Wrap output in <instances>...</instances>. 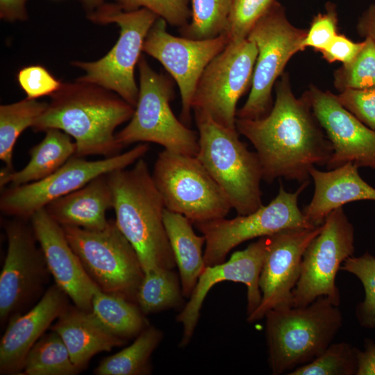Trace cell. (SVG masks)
<instances>
[{
  "label": "cell",
  "mask_w": 375,
  "mask_h": 375,
  "mask_svg": "<svg viewBox=\"0 0 375 375\" xmlns=\"http://www.w3.org/2000/svg\"><path fill=\"white\" fill-rule=\"evenodd\" d=\"M277 81L269 113L256 119L236 118V129L256 149L262 180L303 183L312 167L326 165L333 147L308 104L292 92L289 74L283 72Z\"/></svg>",
  "instance_id": "cell-1"
},
{
  "label": "cell",
  "mask_w": 375,
  "mask_h": 375,
  "mask_svg": "<svg viewBox=\"0 0 375 375\" xmlns=\"http://www.w3.org/2000/svg\"><path fill=\"white\" fill-rule=\"evenodd\" d=\"M135 108L116 93L96 84L76 80L62 83L51 95L44 112L33 130L45 132L58 129L76 144L75 156L110 157L123 147L116 140L115 131L132 117Z\"/></svg>",
  "instance_id": "cell-2"
},
{
  "label": "cell",
  "mask_w": 375,
  "mask_h": 375,
  "mask_svg": "<svg viewBox=\"0 0 375 375\" xmlns=\"http://www.w3.org/2000/svg\"><path fill=\"white\" fill-rule=\"evenodd\" d=\"M115 223L136 251L144 272L174 269V254L163 221L165 208L147 162L107 174Z\"/></svg>",
  "instance_id": "cell-3"
},
{
  "label": "cell",
  "mask_w": 375,
  "mask_h": 375,
  "mask_svg": "<svg viewBox=\"0 0 375 375\" xmlns=\"http://www.w3.org/2000/svg\"><path fill=\"white\" fill-rule=\"evenodd\" d=\"M264 317L268 362L274 375L315 360L331 344L343 323L338 306L325 297L304 306L272 309Z\"/></svg>",
  "instance_id": "cell-4"
},
{
  "label": "cell",
  "mask_w": 375,
  "mask_h": 375,
  "mask_svg": "<svg viewBox=\"0 0 375 375\" xmlns=\"http://www.w3.org/2000/svg\"><path fill=\"white\" fill-rule=\"evenodd\" d=\"M199 149L196 157L222 189L238 215L262 205V169L256 152L247 149L237 129L225 128L206 112L194 109Z\"/></svg>",
  "instance_id": "cell-5"
},
{
  "label": "cell",
  "mask_w": 375,
  "mask_h": 375,
  "mask_svg": "<svg viewBox=\"0 0 375 375\" xmlns=\"http://www.w3.org/2000/svg\"><path fill=\"white\" fill-rule=\"evenodd\" d=\"M87 17L95 24H116L119 27V36L101 58L72 62L84 72L76 80L106 88L135 108L139 86L135 82L134 70L142 56L147 35L158 17L146 8L127 11L116 3H104L88 12Z\"/></svg>",
  "instance_id": "cell-6"
},
{
  "label": "cell",
  "mask_w": 375,
  "mask_h": 375,
  "mask_svg": "<svg viewBox=\"0 0 375 375\" xmlns=\"http://www.w3.org/2000/svg\"><path fill=\"white\" fill-rule=\"evenodd\" d=\"M138 66V102L128 124L115 134L117 143L124 147L135 142H153L169 151L196 156L198 134L179 121L170 106L174 97L172 81L154 71L144 56Z\"/></svg>",
  "instance_id": "cell-7"
},
{
  "label": "cell",
  "mask_w": 375,
  "mask_h": 375,
  "mask_svg": "<svg viewBox=\"0 0 375 375\" xmlns=\"http://www.w3.org/2000/svg\"><path fill=\"white\" fill-rule=\"evenodd\" d=\"M71 247L84 269L103 292L136 303V294L144 272L133 246L109 220L102 230L62 226Z\"/></svg>",
  "instance_id": "cell-8"
},
{
  "label": "cell",
  "mask_w": 375,
  "mask_h": 375,
  "mask_svg": "<svg viewBox=\"0 0 375 375\" xmlns=\"http://www.w3.org/2000/svg\"><path fill=\"white\" fill-rule=\"evenodd\" d=\"M151 175L165 208L193 224L226 217L232 208L196 156L164 149L158 155Z\"/></svg>",
  "instance_id": "cell-9"
},
{
  "label": "cell",
  "mask_w": 375,
  "mask_h": 375,
  "mask_svg": "<svg viewBox=\"0 0 375 375\" xmlns=\"http://www.w3.org/2000/svg\"><path fill=\"white\" fill-rule=\"evenodd\" d=\"M306 33L290 23L276 0L257 21L247 38L258 49L251 90L246 102L237 110V118L256 119L269 113L273 87L289 60L303 51Z\"/></svg>",
  "instance_id": "cell-10"
},
{
  "label": "cell",
  "mask_w": 375,
  "mask_h": 375,
  "mask_svg": "<svg viewBox=\"0 0 375 375\" xmlns=\"http://www.w3.org/2000/svg\"><path fill=\"white\" fill-rule=\"evenodd\" d=\"M308 184L302 183L294 192L281 185L272 201L250 214L194 224L205 238V267L223 262L231 250L245 241L288 228H314L298 206V197Z\"/></svg>",
  "instance_id": "cell-11"
},
{
  "label": "cell",
  "mask_w": 375,
  "mask_h": 375,
  "mask_svg": "<svg viewBox=\"0 0 375 375\" xmlns=\"http://www.w3.org/2000/svg\"><path fill=\"white\" fill-rule=\"evenodd\" d=\"M149 149V145L142 142L123 153L101 160H87L74 155L43 179L3 188L0 210L13 218L28 220L51 201L81 188L92 179L127 168L142 158Z\"/></svg>",
  "instance_id": "cell-12"
},
{
  "label": "cell",
  "mask_w": 375,
  "mask_h": 375,
  "mask_svg": "<svg viewBox=\"0 0 375 375\" xmlns=\"http://www.w3.org/2000/svg\"><path fill=\"white\" fill-rule=\"evenodd\" d=\"M354 228L342 207L325 219L321 231L305 250L292 306H307L320 297L340 305L335 278L342 264L354 252Z\"/></svg>",
  "instance_id": "cell-13"
},
{
  "label": "cell",
  "mask_w": 375,
  "mask_h": 375,
  "mask_svg": "<svg viewBox=\"0 0 375 375\" xmlns=\"http://www.w3.org/2000/svg\"><path fill=\"white\" fill-rule=\"evenodd\" d=\"M257 55L256 44L249 39L229 41L203 72L192 109L201 110L221 126L236 129L237 103L251 85Z\"/></svg>",
  "instance_id": "cell-14"
},
{
  "label": "cell",
  "mask_w": 375,
  "mask_h": 375,
  "mask_svg": "<svg viewBox=\"0 0 375 375\" xmlns=\"http://www.w3.org/2000/svg\"><path fill=\"white\" fill-rule=\"evenodd\" d=\"M13 218L5 224L7 252L0 274L1 323L20 314L38 294L49 272L31 225Z\"/></svg>",
  "instance_id": "cell-15"
},
{
  "label": "cell",
  "mask_w": 375,
  "mask_h": 375,
  "mask_svg": "<svg viewBox=\"0 0 375 375\" xmlns=\"http://www.w3.org/2000/svg\"><path fill=\"white\" fill-rule=\"evenodd\" d=\"M167 24L160 17L156 19L147 35L143 52L159 61L176 82L181 99L182 122L188 124L198 81L229 39L225 33L206 40L177 37L167 32Z\"/></svg>",
  "instance_id": "cell-16"
},
{
  "label": "cell",
  "mask_w": 375,
  "mask_h": 375,
  "mask_svg": "<svg viewBox=\"0 0 375 375\" xmlns=\"http://www.w3.org/2000/svg\"><path fill=\"white\" fill-rule=\"evenodd\" d=\"M322 225L285 229L267 236L259 278L261 301L247 316L248 322L263 319L272 309L292 306V292L300 276L303 253L321 231Z\"/></svg>",
  "instance_id": "cell-17"
},
{
  "label": "cell",
  "mask_w": 375,
  "mask_h": 375,
  "mask_svg": "<svg viewBox=\"0 0 375 375\" xmlns=\"http://www.w3.org/2000/svg\"><path fill=\"white\" fill-rule=\"evenodd\" d=\"M301 98L308 104L333 147L328 169L351 162L375 169V131L339 101L337 95L310 85Z\"/></svg>",
  "instance_id": "cell-18"
},
{
  "label": "cell",
  "mask_w": 375,
  "mask_h": 375,
  "mask_svg": "<svg viewBox=\"0 0 375 375\" xmlns=\"http://www.w3.org/2000/svg\"><path fill=\"white\" fill-rule=\"evenodd\" d=\"M267 245V237L260 238L244 250L235 251L228 260L204 268L188 302L176 317L183 326L180 347H186L190 342L204 299L218 283L229 281L244 283L247 288V316L257 309L262 298L259 278Z\"/></svg>",
  "instance_id": "cell-19"
},
{
  "label": "cell",
  "mask_w": 375,
  "mask_h": 375,
  "mask_svg": "<svg viewBox=\"0 0 375 375\" xmlns=\"http://www.w3.org/2000/svg\"><path fill=\"white\" fill-rule=\"evenodd\" d=\"M29 220L56 284L74 306L91 311L93 295L99 288L86 273L62 227L49 217L44 208L35 212Z\"/></svg>",
  "instance_id": "cell-20"
},
{
  "label": "cell",
  "mask_w": 375,
  "mask_h": 375,
  "mask_svg": "<svg viewBox=\"0 0 375 375\" xmlns=\"http://www.w3.org/2000/svg\"><path fill=\"white\" fill-rule=\"evenodd\" d=\"M67 297L55 284L28 312L9 319L0 342L1 374H21L28 352L67 306Z\"/></svg>",
  "instance_id": "cell-21"
},
{
  "label": "cell",
  "mask_w": 375,
  "mask_h": 375,
  "mask_svg": "<svg viewBox=\"0 0 375 375\" xmlns=\"http://www.w3.org/2000/svg\"><path fill=\"white\" fill-rule=\"evenodd\" d=\"M315 190L310 203L302 210L307 222L321 226L335 209L349 202L375 201V188L360 176L358 167L347 162L323 172L315 167L310 171Z\"/></svg>",
  "instance_id": "cell-22"
},
{
  "label": "cell",
  "mask_w": 375,
  "mask_h": 375,
  "mask_svg": "<svg viewBox=\"0 0 375 375\" xmlns=\"http://www.w3.org/2000/svg\"><path fill=\"white\" fill-rule=\"evenodd\" d=\"M107 174L92 179L81 188L51 201L44 208L61 226L88 230L105 228L109 223L106 211L113 206Z\"/></svg>",
  "instance_id": "cell-23"
},
{
  "label": "cell",
  "mask_w": 375,
  "mask_h": 375,
  "mask_svg": "<svg viewBox=\"0 0 375 375\" xmlns=\"http://www.w3.org/2000/svg\"><path fill=\"white\" fill-rule=\"evenodd\" d=\"M51 330L60 336L72 362L81 371L97 353L110 351L126 342L108 332L91 311L76 306L67 305Z\"/></svg>",
  "instance_id": "cell-24"
},
{
  "label": "cell",
  "mask_w": 375,
  "mask_h": 375,
  "mask_svg": "<svg viewBox=\"0 0 375 375\" xmlns=\"http://www.w3.org/2000/svg\"><path fill=\"white\" fill-rule=\"evenodd\" d=\"M163 221L178 269L185 298H189L205 268L203 235H198L185 216L165 208Z\"/></svg>",
  "instance_id": "cell-25"
},
{
  "label": "cell",
  "mask_w": 375,
  "mask_h": 375,
  "mask_svg": "<svg viewBox=\"0 0 375 375\" xmlns=\"http://www.w3.org/2000/svg\"><path fill=\"white\" fill-rule=\"evenodd\" d=\"M76 144L67 133L58 129L45 131L42 140L29 151L30 159L19 171L0 173V187L21 185L43 179L61 167L76 153Z\"/></svg>",
  "instance_id": "cell-26"
},
{
  "label": "cell",
  "mask_w": 375,
  "mask_h": 375,
  "mask_svg": "<svg viewBox=\"0 0 375 375\" xmlns=\"http://www.w3.org/2000/svg\"><path fill=\"white\" fill-rule=\"evenodd\" d=\"M91 312L108 332L125 341L135 338L149 326L135 302L100 289L93 295Z\"/></svg>",
  "instance_id": "cell-27"
},
{
  "label": "cell",
  "mask_w": 375,
  "mask_h": 375,
  "mask_svg": "<svg viewBox=\"0 0 375 375\" xmlns=\"http://www.w3.org/2000/svg\"><path fill=\"white\" fill-rule=\"evenodd\" d=\"M163 337L154 326H147L133 342L119 352L103 358L96 367L97 375H144L151 372L150 358Z\"/></svg>",
  "instance_id": "cell-28"
},
{
  "label": "cell",
  "mask_w": 375,
  "mask_h": 375,
  "mask_svg": "<svg viewBox=\"0 0 375 375\" xmlns=\"http://www.w3.org/2000/svg\"><path fill=\"white\" fill-rule=\"evenodd\" d=\"M48 103L26 98L17 102L0 106V159L3 171L11 172L13 151L17 140L28 127H32L44 112Z\"/></svg>",
  "instance_id": "cell-29"
},
{
  "label": "cell",
  "mask_w": 375,
  "mask_h": 375,
  "mask_svg": "<svg viewBox=\"0 0 375 375\" xmlns=\"http://www.w3.org/2000/svg\"><path fill=\"white\" fill-rule=\"evenodd\" d=\"M184 298L178 273L174 269H157L144 273L136 303L147 315L182 306Z\"/></svg>",
  "instance_id": "cell-30"
},
{
  "label": "cell",
  "mask_w": 375,
  "mask_h": 375,
  "mask_svg": "<svg viewBox=\"0 0 375 375\" xmlns=\"http://www.w3.org/2000/svg\"><path fill=\"white\" fill-rule=\"evenodd\" d=\"M80 372L72 362L60 336L51 331L42 335L29 350L21 374L75 375Z\"/></svg>",
  "instance_id": "cell-31"
},
{
  "label": "cell",
  "mask_w": 375,
  "mask_h": 375,
  "mask_svg": "<svg viewBox=\"0 0 375 375\" xmlns=\"http://www.w3.org/2000/svg\"><path fill=\"white\" fill-rule=\"evenodd\" d=\"M233 0H190L191 19L179 28L183 37L206 40L225 33Z\"/></svg>",
  "instance_id": "cell-32"
},
{
  "label": "cell",
  "mask_w": 375,
  "mask_h": 375,
  "mask_svg": "<svg viewBox=\"0 0 375 375\" xmlns=\"http://www.w3.org/2000/svg\"><path fill=\"white\" fill-rule=\"evenodd\" d=\"M356 349L346 342L331 344L315 360L289 375H353L357 373Z\"/></svg>",
  "instance_id": "cell-33"
},
{
  "label": "cell",
  "mask_w": 375,
  "mask_h": 375,
  "mask_svg": "<svg viewBox=\"0 0 375 375\" xmlns=\"http://www.w3.org/2000/svg\"><path fill=\"white\" fill-rule=\"evenodd\" d=\"M333 85L340 92L375 87V42L372 39L365 38L355 58L333 72Z\"/></svg>",
  "instance_id": "cell-34"
},
{
  "label": "cell",
  "mask_w": 375,
  "mask_h": 375,
  "mask_svg": "<svg viewBox=\"0 0 375 375\" xmlns=\"http://www.w3.org/2000/svg\"><path fill=\"white\" fill-rule=\"evenodd\" d=\"M340 270L355 275L365 290L364 301L356 308V316L366 328H375V257L366 251L360 256H351L341 265Z\"/></svg>",
  "instance_id": "cell-35"
},
{
  "label": "cell",
  "mask_w": 375,
  "mask_h": 375,
  "mask_svg": "<svg viewBox=\"0 0 375 375\" xmlns=\"http://www.w3.org/2000/svg\"><path fill=\"white\" fill-rule=\"evenodd\" d=\"M276 0H233L225 34L229 41L246 39L257 21Z\"/></svg>",
  "instance_id": "cell-36"
},
{
  "label": "cell",
  "mask_w": 375,
  "mask_h": 375,
  "mask_svg": "<svg viewBox=\"0 0 375 375\" xmlns=\"http://www.w3.org/2000/svg\"><path fill=\"white\" fill-rule=\"evenodd\" d=\"M123 10L130 11L146 8L158 17L179 28L191 19L190 0H115Z\"/></svg>",
  "instance_id": "cell-37"
},
{
  "label": "cell",
  "mask_w": 375,
  "mask_h": 375,
  "mask_svg": "<svg viewBox=\"0 0 375 375\" xmlns=\"http://www.w3.org/2000/svg\"><path fill=\"white\" fill-rule=\"evenodd\" d=\"M338 24L336 6L334 3L328 2L326 3L325 11L312 18L302 42L303 49L310 47L321 52L338 33Z\"/></svg>",
  "instance_id": "cell-38"
},
{
  "label": "cell",
  "mask_w": 375,
  "mask_h": 375,
  "mask_svg": "<svg viewBox=\"0 0 375 375\" xmlns=\"http://www.w3.org/2000/svg\"><path fill=\"white\" fill-rule=\"evenodd\" d=\"M18 83L26 98L37 99L56 92L62 82L56 78L45 67L39 65L22 68L17 75Z\"/></svg>",
  "instance_id": "cell-39"
},
{
  "label": "cell",
  "mask_w": 375,
  "mask_h": 375,
  "mask_svg": "<svg viewBox=\"0 0 375 375\" xmlns=\"http://www.w3.org/2000/svg\"><path fill=\"white\" fill-rule=\"evenodd\" d=\"M337 98L360 122L375 131V87L347 90L340 92Z\"/></svg>",
  "instance_id": "cell-40"
},
{
  "label": "cell",
  "mask_w": 375,
  "mask_h": 375,
  "mask_svg": "<svg viewBox=\"0 0 375 375\" xmlns=\"http://www.w3.org/2000/svg\"><path fill=\"white\" fill-rule=\"evenodd\" d=\"M363 44L364 40L356 42L346 35L338 33L320 53L328 62L339 61L342 64H347L355 58Z\"/></svg>",
  "instance_id": "cell-41"
},
{
  "label": "cell",
  "mask_w": 375,
  "mask_h": 375,
  "mask_svg": "<svg viewBox=\"0 0 375 375\" xmlns=\"http://www.w3.org/2000/svg\"><path fill=\"white\" fill-rule=\"evenodd\" d=\"M356 375H375V343L371 339H365L363 351L356 349Z\"/></svg>",
  "instance_id": "cell-42"
},
{
  "label": "cell",
  "mask_w": 375,
  "mask_h": 375,
  "mask_svg": "<svg viewBox=\"0 0 375 375\" xmlns=\"http://www.w3.org/2000/svg\"><path fill=\"white\" fill-rule=\"evenodd\" d=\"M27 0H0V18L7 22L24 21L28 17Z\"/></svg>",
  "instance_id": "cell-43"
},
{
  "label": "cell",
  "mask_w": 375,
  "mask_h": 375,
  "mask_svg": "<svg viewBox=\"0 0 375 375\" xmlns=\"http://www.w3.org/2000/svg\"><path fill=\"white\" fill-rule=\"evenodd\" d=\"M358 33L375 42V3H372L360 16L356 25Z\"/></svg>",
  "instance_id": "cell-44"
},
{
  "label": "cell",
  "mask_w": 375,
  "mask_h": 375,
  "mask_svg": "<svg viewBox=\"0 0 375 375\" xmlns=\"http://www.w3.org/2000/svg\"><path fill=\"white\" fill-rule=\"evenodd\" d=\"M88 12H92L105 3V0H78Z\"/></svg>",
  "instance_id": "cell-45"
}]
</instances>
